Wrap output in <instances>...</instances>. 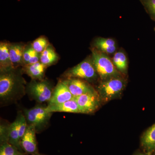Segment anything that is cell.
<instances>
[{
  "label": "cell",
  "mask_w": 155,
  "mask_h": 155,
  "mask_svg": "<svg viewBox=\"0 0 155 155\" xmlns=\"http://www.w3.org/2000/svg\"><path fill=\"white\" fill-rule=\"evenodd\" d=\"M53 90L52 86L47 81L32 80L26 88V94L31 100L42 104L49 101Z\"/></svg>",
  "instance_id": "5b68a950"
},
{
  "label": "cell",
  "mask_w": 155,
  "mask_h": 155,
  "mask_svg": "<svg viewBox=\"0 0 155 155\" xmlns=\"http://www.w3.org/2000/svg\"><path fill=\"white\" fill-rule=\"evenodd\" d=\"M97 76L91 58L82 61L65 73V76L67 78H75L87 81L95 80Z\"/></svg>",
  "instance_id": "8992f818"
},
{
  "label": "cell",
  "mask_w": 155,
  "mask_h": 155,
  "mask_svg": "<svg viewBox=\"0 0 155 155\" xmlns=\"http://www.w3.org/2000/svg\"><path fill=\"white\" fill-rule=\"evenodd\" d=\"M74 98L69 89L63 81H59L54 89L51 97L48 102V106L57 105Z\"/></svg>",
  "instance_id": "30bf717a"
},
{
  "label": "cell",
  "mask_w": 155,
  "mask_h": 155,
  "mask_svg": "<svg viewBox=\"0 0 155 155\" xmlns=\"http://www.w3.org/2000/svg\"><path fill=\"white\" fill-rule=\"evenodd\" d=\"M74 98L78 104L81 114H92L98 109L101 104V98L96 91Z\"/></svg>",
  "instance_id": "52a82bcc"
},
{
  "label": "cell",
  "mask_w": 155,
  "mask_h": 155,
  "mask_svg": "<svg viewBox=\"0 0 155 155\" xmlns=\"http://www.w3.org/2000/svg\"><path fill=\"white\" fill-rule=\"evenodd\" d=\"M34 51V50L32 47L29 48L25 50H24V53H23V59H24L25 66L28 65L31 57Z\"/></svg>",
  "instance_id": "cb8c5ba5"
},
{
  "label": "cell",
  "mask_w": 155,
  "mask_h": 155,
  "mask_svg": "<svg viewBox=\"0 0 155 155\" xmlns=\"http://www.w3.org/2000/svg\"><path fill=\"white\" fill-rule=\"evenodd\" d=\"M154 30H155V28H154Z\"/></svg>",
  "instance_id": "83f0119b"
},
{
  "label": "cell",
  "mask_w": 155,
  "mask_h": 155,
  "mask_svg": "<svg viewBox=\"0 0 155 155\" xmlns=\"http://www.w3.org/2000/svg\"><path fill=\"white\" fill-rule=\"evenodd\" d=\"M63 81L74 98L95 91L89 84L80 78H67Z\"/></svg>",
  "instance_id": "9c48e42d"
},
{
  "label": "cell",
  "mask_w": 155,
  "mask_h": 155,
  "mask_svg": "<svg viewBox=\"0 0 155 155\" xmlns=\"http://www.w3.org/2000/svg\"><path fill=\"white\" fill-rule=\"evenodd\" d=\"M141 142L147 150H155V123L145 132L142 137Z\"/></svg>",
  "instance_id": "ac0fdd59"
},
{
  "label": "cell",
  "mask_w": 155,
  "mask_h": 155,
  "mask_svg": "<svg viewBox=\"0 0 155 155\" xmlns=\"http://www.w3.org/2000/svg\"><path fill=\"white\" fill-rule=\"evenodd\" d=\"M32 155H44V154H40L39 153H37L35 154H34Z\"/></svg>",
  "instance_id": "4316f807"
},
{
  "label": "cell",
  "mask_w": 155,
  "mask_h": 155,
  "mask_svg": "<svg viewBox=\"0 0 155 155\" xmlns=\"http://www.w3.org/2000/svg\"><path fill=\"white\" fill-rule=\"evenodd\" d=\"M46 67V66L39 62L34 64L25 65L23 70L32 80H43Z\"/></svg>",
  "instance_id": "4fadbf2b"
},
{
  "label": "cell",
  "mask_w": 155,
  "mask_h": 155,
  "mask_svg": "<svg viewBox=\"0 0 155 155\" xmlns=\"http://www.w3.org/2000/svg\"><path fill=\"white\" fill-rule=\"evenodd\" d=\"M47 106L38 104L33 107L23 110L27 124L34 126L37 133L43 131L49 124L53 113L48 110Z\"/></svg>",
  "instance_id": "3957f363"
},
{
  "label": "cell",
  "mask_w": 155,
  "mask_h": 155,
  "mask_svg": "<svg viewBox=\"0 0 155 155\" xmlns=\"http://www.w3.org/2000/svg\"><path fill=\"white\" fill-rule=\"evenodd\" d=\"M151 19L155 21V0H140Z\"/></svg>",
  "instance_id": "44dd1931"
},
{
  "label": "cell",
  "mask_w": 155,
  "mask_h": 155,
  "mask_svg": "<svg viewBox=\"0 0 155 155\" xmlns=\"http://www.w3.org/2000/svg\"><path fill=\"white\" fill-rule=\"evenodd\" d=\"M0 155H27V154L20 151L8 143H4L1 144Z\"/></svg>",
  "instance_id": "ffe728a7"
},
{
  "label": "cell",
  "mask_w": 155,
  "mask_h": 155,
  "mask_svg": "<svg viewBox=\"0 0 155 155\" xmlns=\"http://www.w3.org/2000/svg\"><path fill=\"white\" fill-rule=\"evenodd\" d=\"M91 51L92 60L101 80L123 76L114 66L112 59L109 55L94 48Z\"/></svg>",
  "instance_id": "7a4b0ae2"
},
{
  "label": "cell",
  "mask_w": 155,
  "mask_h": 155,
  "mask_svg": "<svg viewBox=\"0 0 155 155\" xmlns=\"http://www.w3.org/2000/svg\"><path fill=\"white\" fill-rule=\"evenodd\" d=\"M48 46L46 39L44 37H40L36 39L33 41L32 48L37 52L41 53L45 50Z\"/></svg>",
  "instance_id": "7402d4cb"
},
{
  "label": "cell",
  "mask_w": 155,
  "mask_h": 155,
  "mask_svg": "<svg viewBox=\"0 0 155 155\" xmlns=\"http://www.w3.org/2000/svg\"><path fill=\"white\" fill-rule=\"evenodd\" d=\"M16 69L1 71L0 104L1 107L16 104L26 94L25 82L22 76L16 73Z\"/></svg>",
  "instance_id": "6da1fadb"
},
{
  "label": "cell",
  "mask_w": 155,
  "mask_h": 155,
  "mask_svg": "<svg viewBox=\"0 0 155 155\" xmlns=\"http://www.w3.org/2000/svg\"><path fill=\"white\" fill-rule=\"evenodd\" d=\"M136 155H150L148 154H143V153H138Z\"/></svg>",
  "instance_id": "484cf974"
},
{
  "label": "cell",
  "mask_w": 155,
  "mask_h": 155,
  "mask_svg": "<svg viewBox=\"0 0 155 155\" xmlns=\"http://www.w3.org/2000/svg\"><path fill=\"white\" fill-rule=\"evenodd\" d=\"M10 124L1 123L0 125V143H8L9 138V126Z\"/></svg>",
  "instance_id": "603a6c76"
},
{
  "label": "cell",
  "mask_w": 155,
  "mask_h": 155,
  "mask_svg": "<svg viewBox=\"0 0 155 155\" xmlns=\"http://www.w3.org/2000/svg\"><path fill=\"white\" fill-rule=\"evenodd\" d=\"M40 56L39 55V53L37 52L34 50L31 54L28 65L35 64V63L40 62Z\"/></svg>",
  "instance_id": "d4e9b609"
},
{
  "label": "cell",
  "mask_w": 155,
  "mask_h": 155,
  "mask_svg": "<svg viewBox=\"0 0 155 155\" xmlns=\"http://www.w3.org/2000/svg\"><path fill=\"white\" fill-rule=\"evenodd\" d=\"M48 110L51 113L64 112V113L81 114L79 107L75 99L57 105L47 106Z\"/></svg>",
  "instance_id": "7c38bea8"
},
{
  "label": "cell",
  "mask_w": 155,
  "mask_h": 155,
  "mask_svg": "<svg viewBox=\"0 0 155 155\" xmlns=\"http://www.w3.org/2000/svg\"><path fill=\"white\" fill-rule=\"evenodd\" d=\"M8 143L16 147L20 151L24 152L21 146V140L19 136L18 120L16 118L15 121L10 123L9 126Z\"/></svg>",
  "instance_id": "e0dca14e"
},
{
  "label": "cell",
  "mask_w": 155,
  "mask_h": 155,
  "mask_svg": "<svg viewBox=\"0 0 155 155\" xmlns=\"http://www.w3.org/2000/svg\"><path fill=\"white\" fill-rule=\"evenodd\" d=\"M9 48L10 45L8 44L1 42L0 44L1 71H7L14 68L10 59Z\"/></svg>",
  "instance_id": "2e32d148"
},
{
  "label": "cell",
  "mask_w": 155,
  "mask_h": 155,
  "mask_svg": "<svg viewBox=\"0 0 155 155\" xmlns=\"http://www.w3.org/2000/svg\"><path fill=\"white\" fill-rule=\"evenodd\" d=\"M24 50V47L22 45H10L9 54L10 59L14 69L24 64L25 65L23 59Z\"/></svg>",
  "instance_id": "5bb4252c"
},
{
  "label": "cell",
  "mask_w": 155,
  "mask_h": 155,
  "mask_svg": "<svg viewBox=\"0 0 155 155\" xmlns=\"http://www.w3.org/2000/svg\"><path fill=\"white\" fill-rule=\"evenodd\" d=\"M114 66L122 75H126L128 68V61L125 51L122 49L117 51L112 59Z\"/></svg>",
  "instance_id": "9a60e30c"
},
{
  "label": "cell",
  "mask_w": 155,
  "mask_h": 155,
  "mask_svg": "<svg viewBox=\"0 0 155 155\" xmlns=\"http://www.w3.org/2000/svg\"><path fill=\"white\" fill-rule=\"evenodd\" d=\"M126 80L122 76L101 81L97 87L101 100L106 102L119 96L126 86Z\"/></svg>",
  "instance_id": "277c9868"
},
{
  "label": "cell",
  "mask_w": 155,
  "mask_h": 155,
  "mask_svg": "<svg viewBox=\"0 0 155 155\" xmlns=\"http://www.w3.org/2000/svg\"><path fill=\"white\" fill-rule=\"evenodd\" d=\"M35 127L33 125H27L24 135L21 140V146L24 152L31 155L38 153Z\"/></svg>",
  "instance_id": "ba28073f"
},
{
  "label": "cell",
  "mask_w": 155,
  "mask_h": 155,
  "mask_svg": "<svg viewBox=\"0 0 155 155\" xmlns=\"http://www.w3.org/2000/svg\"><path fill=\"white\" fill-rule=\"evenodd\" d=\"M58 59V55L54 50L50 46H48L41 54L40 62L47 67L56 62Z\"/></svg>",
  "instance_id": "d6986e66"
},
{
  "label": "cell",
  "mask_w": 155,
  "mask_h": 155,
  "mask_svg": "<svg viewBox=\"0 0 155 155\" xmlns=\"http://www.w3.org/2000/svg\"><path fill=\"white\" fill-rule=\"evenodd\" d=\"M94 46L96 49L108 55L114 54L117 51V44L114 39L99 37L95 40Z\"/></svg>",
  "instance_id": "8fae6325"
}]
</instances>
